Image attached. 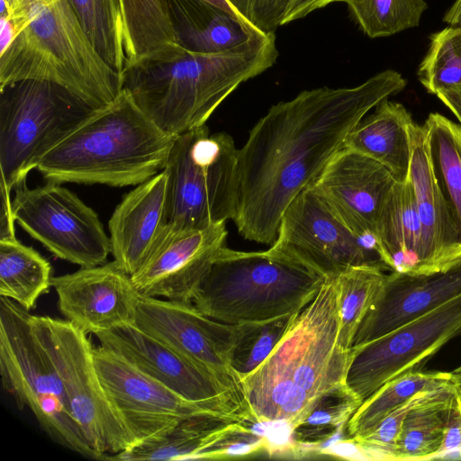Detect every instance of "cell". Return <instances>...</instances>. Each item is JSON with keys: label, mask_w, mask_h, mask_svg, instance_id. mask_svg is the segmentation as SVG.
I'll return each mask as SVG.
<instances>
[{"label": "cell", "mask_w": 461, "mask_h": 461, "mask_svg": "<svg viewBox=\"0 0 461 461\" xmlns=\"http://www.w3.org/2000/svg\"><path fill=\"white\" fill-rule=\"evenodd\" d=\"M51 287L64 319L86 333L135 323L140 294L114 260L53 276Z\"/></svg>", "instance_id": "obj_18"}, {"label": "cell", "mask_w": 461, "mask_h": 461, "mask_svg": "<svg viewBox=\"0 0 461 461\" xmlns=\"http://www.w3.org/2000/svg\"><path fill=\"white\" fill-rule=\"evenodd\" d=\"M226 222L203 229L167 224L142 266L131 276L141 296L192 303L212 260L225 247Z\"/></svg>", "instance_id": "obj_15"}, {"label": "cell", "mask_w": 461, "mask_h": 461, "mask_svg": "<svg viewBox=\"0 0 461 461\" xmlns=\"http://www.w3.org/2000/svg\"><path fill=\"white\" fill-rule=\"evenodd\" d=\"M30 312L0 296V374L4 389L20 410L29 409L55 443L101 460L73 418L62 380L36 336Z\"/></svg>", "instance_id": "obj_6"}, {"label": "cell", "mask_w": 461, "mask_h": 461, "mask_svg": "<svg viewBox=\"0 0 461 461\" xmlns=\"http://www.w3.org/2000/svg\"><path fill=\"white\" fill-rule=\"evenodd\" d=\"M342 0H294L285 18L284 25L302 19L311 13Z\"/></svg>", "instance_id": "obj_40"}, {"label": "cell", "mask_w": 461, "mask_h": 461, "mask_svg": "<svg viewBox=\"0 0 461 461\" xmlns=\"http://www.w3.org/2000/svg\"><path fill=\"white\" fill-rule=\"evenodd\" d=\"M30 321L59 374L73 418L100 459L137 444L100 381L87 333L65 319L30 314Z\"/></svg>", "instance_id": "obj_9"}, {"label": "cell", "mask_w": 461, "mask_h": 461, "mask_svg": "<svg viewBox=\"0 0 461 461\" xmlns=\"http://www.w3.org/2000/svg\"><path fill=\"white\" fill-rule=\"evenodd\" d=\"M456 395L451 379L407 414L396 442L394 461L433 460Z\"/></svg>", "instance_id": "obj_26"}, {"label": "cell", "mask_w": 461, "mask_h": 461, "mask_svg": "<svg viewBox=\"0 0 461 461\" xmlns=\"http://www.w3.org/2000/svg\"><path fill=\"white\" fill-rule=\"evenodd\" d=\"M52 267L37 250L16 238L0 240V296L32 310L51 287Z\"/></svg>", "instance_id": "obj_28"}, {"label": "cell", "mask_w": 461, "mask_h": 461, "mask_svg": "<svg viewBox=\"0 0 461 461\" xmlns=\"http://www.w3.org/2000/svg\"><path fill=\"white\" fill-rule=\"evenodd\" d=\"M238 149L230 135L204 124L176 136L164 170L167 223L203 229L236 213Z\"/></svg>", "instance_id": "obj_7"}, {"label": "cell", "mask_w": 461, "mask_h": 461, "mask_svg": "<svg viewBox=\"0 0 461 461\" xmlns=\"http://www.w3.org/2000/svg\"><path fill=\"white\" fill-rule=\"evenodd\" d=\"M377 266L351 267L337 276L339 304V343L351 350L357 330L373 304L384 279Z\"/></svg>", "instance_id": "obj_31"}, {"label": "cell", "mask_w": 461, "mask_h": 461, "mask_svg": "<svg viewBox=\"0 0 461 461\" xmlns=\"http://www.w3.org/2000/svg\"><path fill=\"white\" fill-rule=\"evenodd\" d=\"M11 193L1 189L0 240L16 238Z\"/></svg>", "instance_id": "obj_41"}, {"label": "cell", "mask_w": 461, "mask_h": 461, "mask_svg": "<svg viewBox=\"0 0 461 461\" xmlns=\"http://www.w3.org/2000/svg\"><path fill=\"white\" fill-rule=\"evenodd\" d=\"M436 96L454 114L461 125V85L440 90Z\"/></svg>", "instance_id": "obj_42"}, {"label": "cell", "mask_w": 461, "mask_h": 461, "mask_svg": "<svg viewBox=\"0 0 461 461\" xmlns=\"http://www.w3.org/2000/svg\"><path fill=\"white\" fill-rule=\"evenodd\" d=\"M95 337L99 345L185 399L217 415L256 423L247 404L216 376L135 324L100 332Z\"/></svg>", "instance_id": "obj_13"}, {"label": "cell", "mask_w": 461, "mask_h": 461, "mask_svg": "<svg viewBox=\"0 0 461 461\" xmlns=\"http://www.w3.org/2000/svg\"><path fill=\"white\" fill-rule=\"evenodd\" d=\"M175 138L122 89L50 149L35 169L47 182L137 185L164 169Z\"/></svg>", "instance_id": "obj_4"}, {"label": "cell", "mask_w": 461, "mask_h": 461, "mask_svg": "<svg viewBox=\"0 0 461 461\" xmlns=\"http://www.w3.org/2000/svg\"><path fill=\"white\" fill-rule=\"evenodd\" d=\"M396 182L381 163L342 148L311 187L354 234L376 243V223Z\"/></svg>", "instance_id": "obj_17"}, {"label": "cell", "mask_w": 461, "mask_h": 461, "mask_svg": "<svg viewBox=\"0 0 461 461\" xmlns=\"http://www.w3.org/2000/svg\"><path fill=\"white\" fill-rule=\"evenodd\" d=\"M443 22L448 25H458L461 21V0H454L453 4L445 12Z\"/></svg>", "instance_id": "obj_43"}, {"label": "cell", "mask_w": 461, "mask_h": 461, "mask_svg": "<svg viewBox=\"0 0 461 461\" xmlns=\"http://www.w3.org/2000/svg\"><path fill=\"white\" fill-rule=\"evenodd\" d=\"M447 383L418 392L392 411L371 433L352 438L359 447L363 459L394 461L396 442L407 414Z\"/></svg>", "instance_id": "obj_37"}, {"label": "cell", "mask_w": 461, "mask_h": 461, "mask_svg": "<svg viewBox=\"0 0 461 461\" xmlns=\"http://www.w3.org/2000/svg\"><path fill=\"white\" fill-rule=\"evenodd\" d=\"M339 324L336 276L325 279L267 357L241 379L257 423H285L292 432L345 384L350 350L339 341Z\"/></svg>", "instance_id": "obj_2"}, {"label": "cell", "mask_w": 461, "mask_h": 461, "mask_svg": "<svg viewBox=\"0 0 461 461\" xmlns=\"http://www.w3.org/2000/svg\"><path fill=\"white\" fill-rule=\"evenodd\" d=\"M411 183L421 228V275L447 271L461 261V231L435 176L424 125L409 126Z\"/></svg>", "instance_id": "obj_19"}, {"label": "cell", "mask_w": 461, "mask_h": 461, "mask_svg": "<svg viewBox=\"0 0 461 461\" xmlns=\"http://www.w3.org/2000/svg\"><path fill=\"white\" fill-rule=\"evenodd\" d=\"M369 38L395 35L420 25L428 9L425 0H342Z\"/></svg>", "instance_id": "obj_33"}, {"label": "cell", "mask_w": 461, "mask_h": 461, "mask_svg": "<svg viewBox=\"0 0 461 461\" xmlns=\"http://www.w3.org/2000/svg\"><path fill=\"white\" fill-rule=\"evenodd\" d=\"M458 26H460V27H461V21H460V23H459Z\"/></svg>", "instance_id": "obj_45"}, {"label": "cell", "mask_w": 461, "mask_h": 461, "mask_svg": "<svg viewBox=\"0 0 461 461\" xmlns=\"http://www.w3.org/2000/svg\"><path fill=\"white\" fill-rule=\"evenodd\" d=\"M277 57L276 34L258 33L214 53L171 44L126 66L122 89L160 130L177 136L204 125L233 91L273 67Z\"/></svg>", "instance_id": "obj_3"}, {"label": "cell", "mask_w": 461, "mask_h": 461, "mask_svg": "<svg viewBox=\"0 0 461 461\" xmlns=\"http://www.w3.org/2000/svg\"><path fill=\"white\" fill-rule=\"evenodd\" d=\"M251 424L212 414L189 416L132 447L110 456L107 460L207 459L211 449L218 442L235 431L251 428Z\"/></svg>", "instance_id": "obj_22"}, {"label": "cell", "mask_w": 461, "mask_h": 461, "mask_svg": "<svg viewBox=\"0 0 461 461\" xmlns=\"http://www.w3.org/2000/svg\"><path fill=\"white\" fill-rule=\"evenodd\" d=\"M433 460H461V397L458 393L447 418L442 444Z\"/></svg>", "instance_id": "obj_39"}, {"label": "cell", "mask_w": 461, "mask_h": 461, "mask_svg": "<svg viewBox=\"0 0 461 461\" xmlns=\"http://www.w3.org/2000/svg\"><path fill=\"white\" fill-rule=\"evenodd\" d=\"M375 240L390 271L421 275V228L409 177L393 186L376 223Z\"/></svg>", "instance_id": "obj_25"}, {"label": "cell", "mask_w": 461, "mask_h": 461, "mask_svg": "<svg viewBox=\"0 0 461 461\" xmlns=\"http://www.w3.org/2000/svg\"><path fill=\"white\" fill-rule=\"evenodd\" d=\"M167 223V175L163 169L135 185L109 220L113 260L132 276Z\"/></svg>", "instance_id": "obj_21"}, {"label": "cell", "mask_w": 461, "mask_h": 461, "mask_svg": "<svg viewBox=\"0 0 461 461\" xmlns=\"http://www.w3.org/2000/svg\"><path fill=\"white\" fill-rule=\"evenodd\" d=\"M207 1L238 16L226 0ZM119 5L124 32L125 67L158 49L177 44L167 0H119Z\"/></svg>", "instance_id": "obj_27"}, {"label": "cell", "mask_w": 461, "mask_h": 461, "mask_svg": "<svg viewBox=\"0 0 461 461\" xmlns=\"http://www.w3.org/2000/svg\"><path fill=\"white\" fill-rule=\"evenodd\" d=\"M297 313L240 324V335L230 359L240 380L267 357Z\"/></svg>", "instance_id": "obj_35"}, {"label": "cell", "mask_w": 461, "mask_h": 461, "mask_svg": "<svg viewBox=\"0 0 461 461\" xmlns=\"http://www.w3.org/2000/svg\"><path fill=\"white\" fill-rule=\"evenodd\" d=\"M15 222L56 258L80 267L106 262L111 240L97 213L59 183L14 188Z\"/></svg>", "instance_id": "obj_11"}, {"label": "cell", "mask_w": 461, "mask_h": 461, "mask_svg": "<svg viewBox=\"0 0 461 461\" xmlns=\"http://www.w3.org/2000/svg\"><path fill=\"white\" fill-rule=\"evenodd\" d=\"M95 109L65 88L25 79L0 87V189L26 181L40 158Z\"/></svg>", "instance_id": "obj_8"}, {"label": "cell", "mask_w": 461, "mask_h": 461, "mask_svg": "<svg viewBox=\"0 0 461 461\" xmlns=\"http://www.w3.org/2000/svg\"><path fill=\"white\" fill-rule=\"evenodd\" d=\"M167 5L177 44L190 51H224L260 33L207 0H167Z\"/></svg>", "instance_id": "obj_24"}, {"label": "cell", "mask_w": 461, "mask_h": 461, "mask_svg": "<svg viewBox=\"0 0 461 461\" xmlns=\"http://www.w3.org/2000/svg\"><path fill=\"white\" fill-rule=\"evenodd\" d=\"M325 277L268 250L223 247L198 285L192 304L221 322L241 324L299 312L317 294Z\"/></svg>", "instance_id": "obj_5"}, {"label": "cell", "mask_w": 461, "mask_h": 461, "mask_svg": "<svg viewBox=\"0 0 461 461\" xmlns=\"http://www.w3.org/2000/svg\"><path fill=\"white\" fill-rule=\"evenodd\" d=\"M451 372L414 370L399 375L383 384L366 399L347 423L351 438L371 433L396 407L418 392L451 381Z\"/></svg>", "instance_id": "obj_29"}, {"label": "cell", "mask_w": 461, "mask_h": 461, "mask_svg": "<svg viewBox=\"0 0 461 461\" xmlns=\"http://www.w3.org/2000/svg\"><path fill=\"white\" fill-rule=\"evenodd\" d=\"M238 16L260 33L275 34L294 0H226Z\"/></svg>", "instance_id": "obj_38"}, {"label": "cell", "mask_w": 461, "mask_h": 461, "mask_svg": "<svg viewBox=\"0 0 461 461\" xmlns=\"http://www.w3.org/2000/svg\"><path fill=\"white\" fill-rule=\"evenodd\" d=\"M461 293V261L429 275L391 271L365 318L352 348L368 343Z\"/></svg>", "instance_id": "obj_20"}, {"label": "cell", "mask_w": 461, "mask_h": 461, "mask_svg": "<svg viewBox=\"0 0 461 461\" xmlns=\"http://www.w3.org/2000/svg\"><path fill=\"white\" fill-rule=\"evenodd\" d=\"M452 382L456 388V391L461 397V366L451 372Z\"/></svg>", "instance_id": "obj_44"}, {"label": "cell", "mask_w": 461, "mask_h": 461, "mask_svg": "<svg viewBox=\"0 0 461 461\" xmlns=\"http://www.w3.org/2000/svg\"><path fill=\"white\" fill-rule=\"evenodd\" d=\"M93 355L105 392L138 442L162 432L183 418L217 415L185 399L101 345L94 347Z\"/></svg>", "instance_id": "obj_16"}, {"label": "cell", "mask_w": 461, "mask_h": 461, "mask_svg": "<svg viewBox=\"0 0 461 461\" xmlns=\"http://www.w3.org/2000/svg\"><path fill=\"white\" fill-rule=\"evenodd\" d=\"M423 125L435 176L461 231V125L439 113Z\"/></svg>", "instance_id": "obj_30"}, {"label": "cell", "mask_w": 461, "mask_h": 461, "mask_svg": "<svg viewBox=\"0 0 461 461\" xmlns=\"http://www.w3.org/2000/svg\"><path fill=\"white\" fill-rule=\"evenodd\" d=\"M413 121L403 104L385 99L350 131L343 148L375 159L387 167L397 182H404L410 173L409 126Z\"/></svg>", "instance_id": "obj_23"}, {"label": "cell", "mask_w": 461, "mask_h": 461, "mask_svg": "<svg viewBox=\"0 0 461 461\" xmlns=\"http://www.w3.org/2000/svg\"><path fill=\"white\" fill-rule=\"evenodd\" d=\"M267 250L301 263L325 278L362 265L389 270L376 243L354 234L311 186L288 205L276 241Z\"/></svg>", "instance_id": "obj_12"}, {"label": "cell", "mask_w": 461, "mask_h": 461, "mask_svg": "<svg viewBox=\"0 0 461 461\" xmlns=\"http://www.w3.org/2000/svg\"><path fill=\"white\" fill-rule=\"evenodd\" d=\"M461 336V293L350 350L345 387L360 404L383 384L420 369L450 340Z\"/></svg>", "instance_id": "obj_10"}, {"label": "cell", "mask_w": 461, "mask_h": 461, "mask_svg": "<svg viewBox=\"0 0 461 461\" xmlns=\"http://www.w3.org/2000/svg\"><path fill=\"white\" fill-rule=\"evenodd\" d=\"M359 405L344 384L329 393L292 434L296 435L298 443L322 441L324 437L334 434L344 423L347 424Z\"/></svg>", "instance_id": "obj_36"}, {"label": "cell", "mask_w": 461, "mask_h": 461, "mask_svg": "<svg viewBox=\"0 0 461 461\" xmlns=\"http://www.w3.org/2000/svg\"><path fill=\"white\" fill-rule=\"evenodd\" d=\"M134 324L212 373L247 404L230 362L240 324L215 321L192 303L141 295Z\"/></svg>", "instance_id": "obj_14"}, {"label": "cell", "mask_w": 461, "mask_h": 461, "mask_svg": "<svg viewBox=\"0 0 461 461\" xmlns=\"http://www.w3.org/2000/svg\"><path fill=\"white\" fill-rule=\"evenodd\" d=\"M406 85L400 72L385 69L356 86L304 90L271 106L238 150L239 233L271 246L288 205L312 185L350 131Z\"/></svg>", "instance_id": "obj_1"}, {"label": "cell", "mask_w": 461, "mask_h": 461, "mask_svg": "<svg viewBox=\"0 0 461 461\" xmlns=\"http://www.w3.org/2000/svg\"><path fill=\"white\" fill-rule=\"evenodd\" d=\"M100 56L122 75L124 32L119 0H68Z\"/></svg>", "instance_id": "obj_32"}, {"label": "cell", "mask_w": 461, "mask_h": 461, "mask_svg": "<svg viewBox=\"0 0 461 461\" xmlns=\"http://www.w3.org/2000/svg\"><path fill=\"white\" fill-rule=\"evenodd\" d=\"M417 77L425 90L434 95L440 90L461 85L460 26L448 25L429 35Z\"/></svg>", "instance_id": "obj_34"}]
</instances>
